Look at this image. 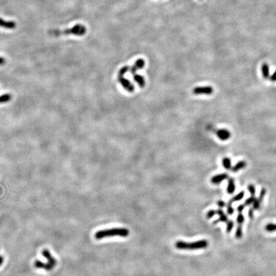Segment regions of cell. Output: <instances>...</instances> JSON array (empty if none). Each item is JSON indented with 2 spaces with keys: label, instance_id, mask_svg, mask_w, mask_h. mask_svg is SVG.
Segmentation results:
<instances>
[{
  "label": "cell",
  "instance_id": "cell-1",
  "mask_svg": "<svg viewBox=\"0 0 276 276\" xmlns=\"http://www.w3.org/2000/svg\"><path fill=\"white\" fill-rule=\"evenodd\" d=\"M129 235V231L126 228H115L107 229L100 230L95 234V238L97 240L102 239L107 237H112V236H121V237H127Z\"/></svg>",
  "mask_w": 276,
  "mask_h": 276
},
{
  "label": "cell",
  "instance_id": "cell-2",
  "mask_svg": "<svg viewBox=\"0 0 276 276\" xmlns=\"http://www.w3.org/2000/svg\"><path fill=\"white\" fill-rule=\"evenodd\" d=\"M208 246V242L206 240H197L194 242H185L183 241H178L175 247L178 249L181 250H196L207 248Z\"/></svg>",
  "mask_w": 276,
  "mask_h": 276
},
{
  "label": "cell",
  "instance_id": "cell-3",
  "mask_svg": "<svg viewBox=\"0 0 276 276\" xmlns=\"http://www.w3.org/2000/svg\"><path fill=\"white\" fill-rule=\"evenodd\" d=\"M86 33V28L85 26L84 25L82 24H75L74 26H73L72 28L65 30H62V31H58V30H56L53 32H52V34L54 35H60L61 34H72L76 36H82L84 35Z\"/></svg>",
  "mask_w": 276,
  "mask_h": 276
},
{
  "label": "cell",
  "instance_id": "cell-4",
  "mask_svg": "<svg viewBox=\"0 0 276 276\" xmlns=\"http://www.w3.org/2000/svg\"><path fill=\"white\" fill-rule=\"evenodd\" d=\"M194 95H211L214 92V89L211 86H197L192 91Z\"/></svg>",
  "mask_w": 276,
  "mask_h": 276
},
{
  "label": "cell",
  "instance_id": "cell-5",
  "mask_svg": "<svg viewBox=\"0 0 276 276\" xmlns=\"http://www.w3.org/2000/svg\"><path fill=\"white\" fill-rule=\"evenodd\" d=\"M118 80L121 84V85L122 86V87L125 89H126L127 92H129L130 93L134 92V89H135L134 86L130 82V81L125 78L124 76H118Z\"/></svg>",
  "mask_w": 276,
  "mask_h": 276
},
{
  "label": "cell",
  "instance_id": "cell-6",
  "mask_svg": "<svg viewBox=\"0 0 276 276\" xmlns=\"http://www.w3.org/2000/svg\"><path fill=\"white\" fill-rule=\"evenodd\" d=\"M266 194H267V189L265 188H262L260 191V193L258 197L256 198L254 203L253 204V208L254 210H258L260 208L261 202H262L263 200H264V198L265 196L266 195Z\"/></svg>",
  "mask_w": 276,
  "mask_h": 276
},
{
  "label": "cell",
  "instance_id": "cell-7",
  "mask_svg": "<svg viewBox=\"0 0 276 276\" xmlns=\"http://www.w3.org/2000/svg\"><path fill=\"white\" fill-rule=\"evenodd\" d=\"M145 65V62L144 60H143V59L137 60L135 62V63L134 64V65L131 67L130 72L133 75L135 74L138 70L142 69L143 68H144Z\"/></svg>",
  "mask_w": 276,
  "mask_h": 276
},
{
  "label": "cell",
  "instance_id": "cell-8",
  "mask_svg": "<svg viewBox=\"0 0 276 276\" xmlns=\"http://www.w3.org/2000/svg\"><path fill=\"white\" fill-rule=\"evenodd\" d=\"M215 134L219 139L222 141H226L231 137V133L227 129H219L216 131Z\"/></svg>",
  "mask_w": 276,
  "mask_h": 276
},
{
  "label": "cell",
  "instance_id": "cell-9",
  "mask_svg": "<svg viewBox=\"0 0 276 276\" xmlns=\"http://www.w3.org/2000/svg\"><path fill=\"white\" fill-rule=\"evenodd\" d=\"M34 266L35 268L44 269V270L47 271L52 270L54 267L52 265H51L50 264H45V263H44L40 260H36L34 262Z\"/></svg>",
  "mask_w": 276,
  "mask_h": 276
},
{
  "label": "cell",
  "instance_id": "cell-10",
  "mask_svg": "<svg viewBox=\"0 0 276 276\" xmlns=\"http://www.w3.org/2000/svg\"><path fill=\"white\" fill-rule=\"evenodd\" d=\"M42 254L44 258H46L47 261H49V264L51 265H52L53 267H54L57 264V261L53 257V256L51 255L50 252L49 251L48 249H43V251L42 252Z\"/></svg>",
  "mask_w": 276,
  "mask_h": 276
},
{
  "label": "cell",
  "instance_id": "cell-11",
  "mask_svg": "<svg viewBox=\"0 0 276 276\" xmlns=\"http://www.w3.org/2000/svg\"><path fill=\"white\" fill-rule=\"evenodd\" d=\"M0 27L6 29H14L16 28V23L14 21H5L3 19L0 18Z\"/></svg>",
  "mask_w": 276,
  "mask_h": 276
},
{
  "label": "cell",
  "instance_id": "cell-12",
  "mask_svg": "<svg viewBox=\"0 0 276 276\" xmlns=\"http://www.w3.org/2000/svg\"><path fill=\"white\" fill-rule=\"evenodd\" d=\"M228 178V175L227 173H221V174L217 175L214 176H213L211 179V183H213L214 184H218L222 181H224V180H226Z\"/></svg>",
  "mask_w": 276,
  "mask_h": 276
},
{
  "label": "cell",
  "instance_id": "cell-13",
  "mask_svg": "<svg viewBox=\"0 0 276 276\" xmlns=\"http://www.w3.org/2000/svg\"><path fill=\"white\" fill-rule=\"evenodd\" d=\"M217 214L219 216V218L217 220H216L214 222V224H216L218 222H226L228 221V219L227 215L225 214H224V211L221 208L218 209L217 210Z\"/></svg>",
  "mask_w": 276,
  "mask_h": 276
},
{
  "label": "cell",
  "instance_id": "cell-14",
  "mask_svg": "<svg viewBox=\"0 0 276 276\" xmlns=\"http://www.w3.org/2000/svg\"><path fill=\"white\" fill-rule=\"evenodd\" d=\"M261 72L264 78L265 79L270 78V69H269V65L267 63H264L261 65Z\"/></svg>",
  "mask_w": 276,
  "mask_h": 276
},
{
  "label": "cell",
  "instance_id": "cell-15",
  "mask_svg": "<svg viewBox=\"0 0 276 276\" xmlns=\"http://www.w3.org/2000/svg\"><path fill=\"white\" fill-rule=\"evenodd\" d=\"M133 79L141 88H143L145 86V79L143 76L135 74L133 75Z\"/></svg>",
  "mask_w": 276,
  "mask_h": 276
},
{
  "label": "cell",
  "instance_id": "cell-16",
  "mask_svg": "<svg viewBox=\"0 0 276 276\" xmlns=\"http://www.w3.org/2000/svg\"><path fill=\"white\" fill-rule=\"evenodd\" d=\"M235 189H236V186H235L234 179L233 178H229L228 179V187H227L228 193L229 194H233L234 192L235 191Z\"/></svg>",
  "mask_w": 276,
  "mask_h": 276
},
{
  "label": "cell",
  "instance_id": "cell-17",
  "mask_svg": "<svg viewBox=\"0 0 276 276\" xmlns=\"http://www.w3.org/2000/svg\"><path fill=\"white\" fill-rule=\"evenodd\" d=\"M246 166H247L246 162L243 161V160H240V161L237 162L231 169H232L233 172H237L246 168Z\"/></svg>",
  "mask_w": 276,
  "mask_h": 276
},
{
  "label": "cell",
  "instance_id": "cell-18",
  "mask_svg": "<svg viewBox=\"0 0 276 276\" xmlns=\"http://www.w3.org/2000/svg\"><path fill=\"white\" fill-rule=\"evenodd\" d=\"M222 165L226 169H232V160L229 157H224L222 160Z\"/></svg>",
  "mask_w": 276,
  "mask_h": 276
},
{
  "label": "cell",
  "instance_id": "cell-19",
  "mask_svg": "<svg viewBox=\"0 0 276 276\" xmlns=\"http://www.w3.org/2000/svg\"><path fill=\"white\" fill-rule=\"evenodd\" d=\"M245 195V192L244 191H241L240 192L239 194H237L236 196H235L233 197H232V200L230 201L232 202H236V201H239L242 200V199L244 197Z\"/></svg>",
  "mask_w": 276,
  "mask_h": 276
},
{
  "label": "cell",
  "instance_id": "cell-20",
  "mask_svg": "<svg viewBox=\"0 0 276 276\" xmlns=\"http://www.w3.org/2000/svg\"><path fill=\"white\" fill-rule=\"evenodd\" d=\"M12 99V95L10 94H4L0 96V104L6 103L9 102Z\"/></svg>",
  "mask_w": 276,
  "mask_h": 276
},
{
  "label": "cell",
  "instance_id": "cell-21",
  "mask_svg": "<svg viewBox=\"0 0 276 276\" xmlns=\"http://www.w3.org/2000/svg\"><path fill=\"white\" fill-rule=\"evenodd\" d=\"M265 230L268 232H276V226L275 224L274 223H268L265 227Z\"/></svg>",
  "mask_w": 276,
  "mask_h": 276
},
{
  "label": "cell",
  "instance_id": "cell-22",
  "mask_svg": "<svg viewBox=\"0 0 276 276\" xmlns=\"http://www.w3.org/2000/svg\"><path fill=\"white\" fill-rule=\"evenodd\" d=\"M243 235V231H242V225H239L237 227L236 232H235V237L237 239H240Z\"/></svg>",
  "mask_w": 276,
  "mask_h": 276
},
{
  "label": "cell",
  "instance_id": "cell-23",
  "mask_svg": "<svg viewBox=\"0 0 276 276\" xmlns=\"http://www.w3.org/2000/svg\"><path fill=\"white\" fill-rule=\"evenodd\" d=\"M130 69H131V67L127 65H125V66L123 67L122 68H121L118 72V76H124V75L127 72L130 71Z\"/></svg>",
  "mask_w": 276,
  "mask_h": 276
},
{
  "label": "cell",
  "instance_id": "cell-24",
  "mask_svg": "<svg viewBox=\"0 0 276 276\" xmlns=\"http://www.w3.org/2000/svg\"><path fill=\"white\" fill-rule=\"evenodd\" d=\"M255 200H256V197L254 196H251V197H248L247 200H246V201L244 202V204L246 205V206H250V205H251L254 203Z\"/></svg>",
  "mask_w": 276,
  "mask_h": 276
},
{
  "label": "cell",
  "instance_id": "cell-25",
  "mask_svg": "<svg viewBox=\"0 0 276 276\" xmlns=\"http://www.w3.org/2000/svg\"><path fill=\"white\" fill-rule=\"evenodd\" d=\"M227 212L228 214L231 215L234 213V209L232 207V202L229 201L227 204Z\"/></svg>",
  "mask_w": 276,
  "mask_h": 276
},
{
  "label": "cell",
  "instance_id": "cell-26",
  "mask_svg": "<svg viewBox=\"0 0 276 276\" xmlns=\"http://www.w3.org/2000/svg\"><path fill=\"white\" fill-rule=\"evenodd\" d=\"M248 191L251 196H254L256 194V187L253 184H249L247 187Z\"/></svg>",
  "mask_w": 276,
  "mask_h": 276
},
{
  "label": "cell",
  "instance_id": "cell-27",
  "mask_svg": "<svg viewBox=\"0 0 276 276\" xmlns=\"http://www.w3.org/2000/svg\"><path fill=\"white\" fill-rule=\"evenodd\" d=\"M233 226H234V222L233 221L230 220V221H228L227 226H226V232L229 233L232 232V229L233 228Z\"/></svg>",
  "mask_w": 276,
  "mask_h": 276
},
{
  "label": "cell",
  "instance_id": "cell-28",
  "mask_svg": "<svg viewBox=\"0 0 276 276\" xmlns=\"http://www.w3.org/2000/svg\"><path fill=\"white\" fill-rule=\"evenodd\" d=\"M244 220H245V218H244V216L243 215L242 213H239V215H238V216H237V218H236L237 223L240 224V225H242V224L244 222Z\"/></svg>",
  "mask_w": 276,
  "mask_h": 276
},
{
  "label": "cell",
  "instance_id": "cell-29",
  "mask_svg": "<svg viewBox=\"0 0 276 276\" xmlns=\"http://www.w3.org/2000/svg\"><path fill=\"white\" fill-rule=\"evenodd\" d=\"M215 214H217V210H211L207 213V217L208 218V219H211V218H212Z\"/></svg>",
  "mask_w": 276,
  "mask_h": 276
},
{
  "label": "cell",
  "instance_id": "cell-30",
  "mask_svg": "<svg viewBox=\"0 0 276 276\" xmlns=\"http://www.w3.org/2000/svg\"><path fill=\"white\" fill-rule=\"evenodd\" d=\"M245 207H246V205L244 204H240L239 206L237 207V211H238L239 213H242V211H243V210H244L245 208Z\"/></svg>",
  "mask_w": 276,
  "mask_h": 276
},
{
  "label": "cell",
  "instance_id": "cell-31",
  "mask_svg": "<svg viewBox=\"0 0 276 276\" xmlns=\"http://www.w3.org/2000/svg\"><path fill=\"white\" fill-rule=\"evenodd\" d=\"M254 208H250L248 211V216L250 218V219H253L254 217Z\"/></svg>",
  "mask_w": 276,
  "mask_h": 276
},
{
  "label": "cell",
  "instance_id": "cell-32",
  "mask_svg": "<svg viewBox=\"0 0 276 276\" xmlns=\"http://www.w3.org/2000/svg\"><path fill=\"white\" fill-rule=\"evenodd\" d=\"M217 205H218V207H219L220 208H223V207H224L226 206V203L224 201H222V200H219V201L217 202Z\"/></svg>",
  "mask_w": 276,
  "mask_h": 276
},
{
  "label": "cell",
  "instance_id": "cell-33",
  "mask_svg": "<svg viewBox=\"0 0 276 276\" xmlns=\"http://www.w3.org/2000/svg\"><path fill=\"white\" fill-rule=\"evenodd\" d=\"M272 82H275L276 81V70H275V72L270 76V78H269Z\"/></svg>",
  "mask_w": 276,
  "mask_h": 276
},
{
  "label": "cell",
  "instance_id": "cell-34",
  "mask_svg": "<svg viewBox=\"0 0 276 276\" xmlns=\"http://www.w3.org/2000/svg\"><path fill=\"white\" fill-rule=\"evenodd\" d=\"M5 61L6 60H5L4 58L0 57V65H3V64H5Z\"/></svg>",
  "mask_w": 276,
  "mask_h": 276
},
{
  "label": "cell",
  "instance_id": "cell-35",
  "mask_svg": "<svg viewBox=\"0 0 276 276\" xmlns=\"http://www.w3.org/2000/svg\"><path fill=\"white\" fill-rule=\"evenodd\" d=\"M3 257L2 256H0V266H1L2 264H3Z\"/></svg>",
  "mask_w": 276,
  "mask_h": 276
},
{
  "label": "cell",
  "instance_id": "cell-36",
  "mask_svg": "<svg viewBox=\"0 0 276 276\" xmlns=\"http://www.w3.org/2000/svg\"><path fill=\"white\" fill-rule=\"evenodd\" d=\"M275 226H276V224H275Z\"/></svg>",
  "mask_w": 276,
  "mask_h": 276
}]
</instances>
